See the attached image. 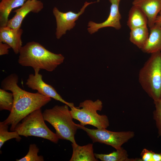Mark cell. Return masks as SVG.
<instances>
[{
	"label": "cell",
	"mask_w": 161,
	"mask_h": 161,
	"mask_svg": "<svg viewBox=\"0 0 161 161\" xmlns=\"http://www.w3.org/2000/svg\"><path fill=\"white\" fill-rule=\"evenodd\" d=\"M18 76L12 73L1 81V89L13 93L14 103L12 110L4 123L11 125L10 130L15 131L19 122L33 111L41 109L51 100V98L38 92L32 93L22 89L18 85Z\"/></svg>",
	"instance_id": "cell-1"
},
{
	"label": "cell",
	"mask_w": 161,
	"mask_h": 161,
	"mask_svg": "<svg viewBox=\"0 0 161 161\" xmlns=\"http://www.w3.org/2000/svg\"><path fill=\"white\" fill-rule=\"evenodd\" d=\"M19 54L18 62L21 66L49 72L54 70L64 59L61 54L53 53L34 41L29 42L22 46Z\"/></svg>",
	"instance_id": "cell-2"
},
{
	"label": "cell",
	"mask_w": 161,
	"mask_h": 161,
	"mask_svg": "<svg viewBox=\"0 0 161 161\" xmlns=\"http://www.w3.org/2000/svg\"><path fill=\"white\" fill-rule=\"evenodd\" d=\"M69 107L66 104L56 105L52 109H45L43 115L45 121L54 128L59 139L69 140L76 144L75 136L79 129L73 121Z\"/></svg>",
	"instance_id": "cell-3"
},
{
	"label": "cell",
	"mask_w": 161,
	"mask_h": 161,
	"mask_svg": "<svg viewBox=\"0 0 161 161\" xmlns=\"http://www.w3.org/2000/svg\"><path fill=\"white\" fill-rule=\"evenodd\" d=\"M138 78L142 88L154 101L161 98V52L151 54L140 69Z\"/></svg>",
	"instance_id": "cell-4"
},
{
	"label": "cell",
	"mask_w": 161,
	"mask_h": 161,
	"mask_svg": "<svg viewBox=\"0 0 161 161\" xmlns=\"http://www.w3.org/2000/svg\"><path fill=\"white\" fill-rule=\"evenodd\" d=\"M102 108L100 100L94 101L87 100L80 103L78 107H70V111L73 119L79 121L83 126L89 125L98 129H106L109 125L107 117L97 112L98 111H101Z\"/></svg>",
	"instance_id": "cell-5"
},
{
	"label": "cell",
	"mask_w": 161,
	"mask_h": 161,
	"mask_svg": "<svg viewBox=\"0 0 161 161\" xmlns=\"http://www.w3.org/2000/svg\"><path fill=\"white\" fill-rule=\"evenodd\" d=\"M41 109H37L25 117L16 127L15 131L21 136H35L57 143L59 139L56 133L46 125Z\"/></svg>",
	"instance_id": "cell-6"
},
{
	"label": "cell",
	"mask_w": 161,
	"mask_h": 161,
	"mask_svg": "<svg viewBox=\"0 0 161 161\" xmlns=\"http://www.w3.org/2000/svg\"><path fill=\"white\" fill-rule=\"evenodd\" d=\"M77 125L79 129L86 132L93 143L105 144L112 146L116 150L120 149L123 144L134 135L132 131L114 132L108 130L106 129H89L80 124H77Z\"/></svg>",
	"instance_id": "cell-7"
},
{
	"label": "cell",
	"mask_w": 161,
	"mask_h": 161,
	"mask_svg": "<svg viewBox=\"0 0 161 161\" xmlns=\"http://www.w3.org/2000/svg\"><path fill=\"white\" fill-rule=\"evenodd\" d=\"M96 2L97 1L90 2L86 1L80 11L77 13L71 11L65 13L62 12L60 11L57 7H54L53 13L56 19L55 35L56 38L60 39L66 33L67 30H70L73 28L76 24L75 21L84 12L86 7L90 4Z\"/></svg>",
	"instance_id": "cell-8"
},
{
	"label": "cell",
	"mask_w": 161,
	"mask_h": 161,
	"mask_svg": "<svg viewBox=\"0 0 161 161\" xmlns=\"http://www.w3.org/2000/svg\"><path fill=\"white\" fill-rule=\"evenodd\" d=\"M40 70L39 69H35L34 75H29L26 83L27 87L32 90H37L38 92L41 95L60 101L70 108L74 106L73 103L65 100L54 87L44 81L42 75L39 73Z\"/></svg>",
	"instance_id": "cell-9"
},
{
	"label": "cell",
	"mask_w": 161,
	"mask_h": 161,
	"mask_svg": "<svg viewBox=\"0 0 161 161\" xmlns=\"http://www.w3.org/2000/svg\"><path fill=\"white\" fill-rule=\"evenodd\" d=\"M120 0H109L111 3L109 15L107 19L104 22L97 23L92 21H89L88 24L87 30L91 34L97 32L102 28L111 27L117 30L121 27L120 20L121 15L119 10Z\"/></svg>",
	"instance_id": "cell-10"
},
{
	"label": "cell",
	"mask_w": 161,
	"mask_h": 161,
	"mask_svg": "<svg viewBox=\"0 0 161 161\" xmlns=\"http://www.w3.org/2000/svg\"><path fill=\"white\" fill-rule=\"evenodd\" d=\"M44 7L43 2L38 0H27L21 7L13 11L15 14L8 20L6 26L15 29L21 28L22 23L25 16L31 12L38 13Z\"/></svg>",
	"instance_id": "cell-11"
},
{
	"label": "cell",
	"mask_w": 161,
	"mask_h": 161,
	"mask_svg": "<svg viewBox=\"0 0 161 161\" xmlns=\"http://www.w3.org/2000/svg\"><path fill=\"white\" fill-rule=\"evenodd\" d=\"M23 30L15 29L7 26L0 27V42L9 45L16 54L19 53L22 47L21 36Z\"/></svg>",
	"instance_id": "cell-12"
},
{
	"label": "cell",
	"mask_w": 161,
	"mask_h": 161,
	"mask_svg": "<svg viewBox=\"0 0 161 161\" xmlns=\"http://www.w3.org/2000/svg\"><path fill=\"white\" fill-rule=\"evenodd\" d=\"M132 4L139 7L145 13L149 28L154 25L157 17L161 11V0H134Z\"/></svg>",
	"instance_id": "cell-13"
},
{
	"label": "cell",
	"mask_w": 161,
	"mask_h": 161,
	"mask_svg": "<svg viewBox=\"0 0 161 161\" xmlns=\"http://www.w3.org/2000/svg\"><path fill=\"white\" fill-rule=\"evenodd\" d=\"M150 30L148 39L141 50L144 52L151 54L161 52V26L155 23Z\"/></svg>",
	"instance_id": "cell-14"
},
{
	"label": "cell",
	"mask_w": 161,
	"mask_h": 161,
	"mask_svg": "<svg viewBox=\"0 0 161 161\" xmlns=\"http://www.w3.org/2000/svg\"><path fill=\"white\" fill-rule=\"evenodd\" d=\"M93 144L80 146L77 143H72V154L70 161H98L93 152Z\"/></svg>",
	"instance_id": "cell-15"
},
{
	"label": "cell",
	"mask_w": 161,
	"mask_h": 161,
	"mask_svg": "<svg viewBox=\"0 0 161 161\" xmlns=\"http://www.w3.org/2000/svg\"><path fill=\"white\" fill-rule=\"evenodd\" d=\"M127 25L130 30L148 26V19L143 12L138 7L133 5L128 15Z\"/></svg>",
	"instance_id": "cell-16"
},
{
	"label": "cell",
	"mask_w": 161,
	"mask_h": 161,
	"mask_svg": "<svg viewBox=\"0 0 161 161\" xmlns=\"http://www.w3.org/2000/svg\"><path fill=\"white\" fill-rule=\"evenodd\" d=\"M27 0H1L0 3V26L5 27L8 17L14 9L21 6Z\"/></svg>",
	"instance_id": "cell-17"
},
{
	"label": "cell",
	"mask_w": 161,
	"mask_h": 161,
	"mask_svg": "<svg viewBox=\"0 0 161 161\" xmlns=\"http://www.w3.org/2000/svg\"><path fill=\"white\" fill-rule=\"evenodd\" d=\"M149 36L147 26L137 27L131 30L129 40L141 49L145 44Z\"/></svg>",
	"instance_id": "cell-18"
},
{
	"label": "cell",
	"mask_w": 161,
	"mask_h": 161,
	"mask_svg": "<svg viewBox=\"0 0 161 161\" xmlns=\"http://www.w3.org/2000/svg\"><path fill=\"white\" fill-rule=\"evenodd\" d=\"M97 159L102 161H140L139 158H129L126 150L123 148L108 154H94Z\"/></svg>",
	"instance_id": "cell-19"
},
{
	"label": "cell",
	"mask_w": 161,
	"mask_h": 161,
	"mask_svg": "<svg viewBox=\"0 0 161 161\" xmlns=\"http://www.w3.org/2000/svg\"><path fill=\"white\" fill-rule=\"evenodd\" d=\"M8 126L3 121L0 122V148L5 142L9 140L15 138L17 141H19L21 139L20 135L17 131H8Z\"/></svg>",
	"instance_id": "cell-20"
},
{
	"label": "cell",
	"mask_w": 161,
	"mask_h": 161,
	"mask_svg": "<svg viewBox=\"0 0 161 161\" xmlns=\"http://www.w3.org/2000/svg\"><path fill=\"white\" fill-rule=\"evenodd\" d=\"M14 103V98L12 93H9L6 90L0 89V110H12Z\"/></svg>",
	"instance_id": "cell-21"
},
{
	"label": "cell",
	"mask_w": 161,
	"mask_h": 161,
	"mask_svg": "<svg viewBox=\"0 0 161 161\" xmlns=\"http://www.w3.org/2000/svg\"><path fill=\"white\" fill-rule=\"evenodd\" d=\"M39 149L36 145L31 144L29 146V151L23 157L16 159V161H44V157L41 155L38 156Z\"/></svg>",
	"instance_id": "cell-22"
},
{
	"label": "cell",
	"mask_w": 161,
	"mask_h": 161,
	"mask_svg": "<svg viewBox=\"0 0 161 161\" xmlns=\"http://www.w3.org/2000/svg\"><path fill=\"white\" fill-rule=\"evenodd\" d=\"M155 109L153 112L154 118L155 120L158 130L159 136H161V98L154 101Z\"/></svg>",
	"instance_id": "cell-23"
},
{
	"label": "cell",
	"mask_w": 161,
	"mask_h": 161,
	"mask_svg": "<svg viewBox=\"0 0 161 161\" xmlns=\"http://www.w3.org/2000/svg\"><path fill=\"white\" fill-rule=\"evenodd\" d=\"M153 153L151 151L144 149L140 154L142 157L141 161H152Z\"/></svg>",
	"instance_id": "cell-24"
},
{
	"label": "cell",
	"mask_w": 161,
	"mask_h": 161,
	"mask_svg": "<svg viewBox=\"0 0 161 161\" xmlns=\"http://www.w3.org/2000/svg\"><path fill=\"white\" fill-rule=\"evenodd\" d=\"M11 48L8 44L0 42V55H7L9 54V49Z\"/></svg>",
	"instance_id": "cell-25"
},
{
	"label": "cell",
	"mask_w": 161,
	"mask_h": 161,
	"mask_svg": "<svg viewBox=\"0 0 161 161\" xmlns=\"http://www.w3.org/2000/svg\"><path fill=\"white\" fill-rule=\"evenodd\" d=\"M152 161H161V153H156L153 152Z\"/></svg>",
	"instance_id": "cell-26"
},
{
	"label": "cell",
	"mask_w": 161,
	"mask_h": 161,
	"mask_svg": "<svg viewBox=\"0 0 161 161\" xmlns=\"http://www.w3.org/2000/svg\"><path fill=\"white\" fill-rule=\"evenodd\" d=\"M155 23L161 26V11L159 13L157 17Z\"/></svg>",
	"instance_id": "cell-27"
},
{
	"label": "cell",
	"mask_w": 161,
	"mask_h": 161,
	"mask_svg": "<svg viewBox=\"0 0 161 161\" xmlns=\"http://www.w3.org/2000/svg\"></svg>",
	"instance_id": "cell-28"
}]
</instances>
